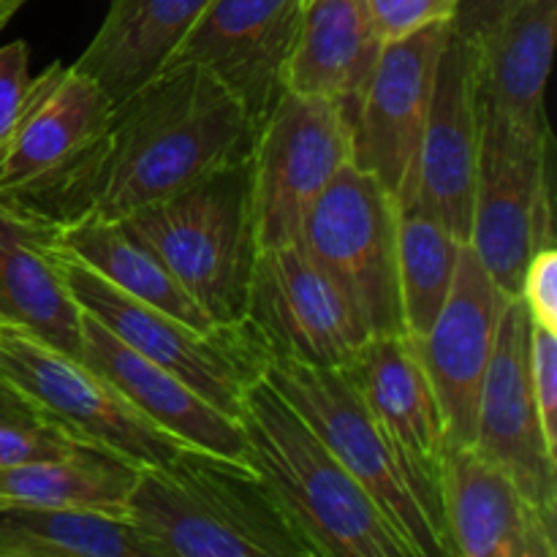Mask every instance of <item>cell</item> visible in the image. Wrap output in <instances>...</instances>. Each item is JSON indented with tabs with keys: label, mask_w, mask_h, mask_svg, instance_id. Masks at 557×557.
<instances>
[{
	"label": "cell",
	"mask_w": 557,
	"mask_h": 557,
	"mask_svg": "<svg viewBox=\"0 0 557 557\" xmlns=\"http://www.w3.org/2000/svg\"><path fill=\"white\" fill-rule=\"evenodd\" d=\"M259 125L237 96L199 63H169L114 101L82 215L131 212L253 156Z\"/></svg>",
	"instance_id": "1"
},
{
	"label": "cell",
	"mask_w": 557,
	"mask_h": 557,
	"mask_svg": "<svg viewBox=\"0 0 557 557\" xmlns=\"http://www.w3.org/2000/svg\"><path fill=\"white\" fill-rule=\"evenodd\" d=\"M125 520L152 557H315L253 466L199 446L141 468Z\"/></svg>",
	"instance_id": "2"
},
{
	"label": "cell",
	"mask_w": 557,
	"mask_h": 557,
	"mask_svg": "<svg viewBox=\"0 0 557 557\" xmlns=\"http://www.w3.org/2000/svg\"><path fill=\"white\" fill-rule=\"evenodd\" d=\"M239 428L250 466L315 557H411L373 495L267 379L245 395Z\"/></svg>",
	"instance_id": "3"
},
{
	"label": "cell",
	"mask_w": 557,
	"mask_h": 557,
	"mask_svg": "<svg viewBox=\"0 0 557 557\" xmlns=\"http://www.w3.org/2000/svg\"><path fill=\"white\" fill-rule=\"evenodd\" d=\"M215 324H239L259 239L250 158L123 218Z\"/></svg>",
	"instance_id": "4"
},
{
	"label": "cell",
	"mask_w": 557,
	"mask_h": 557,
	"mask_svg": "<svg viewBox=\"0 0 557 557\" xmlns=\"http://www.w3.org/2000/svg\"><path fill=\"white\" fill-rule=\"evenodd\" d=\"M114 101L74 65L33 76L25 107L0 156V201L65 223L82 215Z\"/></svg>",
	"instance_id": "5"
},
{
	"label": "cell",
	"mask_w": 557,
	"mask_h": 557,
	"mask_svg": "<svg viewBox=\"0 0 557 557\" xmlns=\"http://www.w3.org/2000/svg\"><path fill=\"white\" fill-rule=\"evenodd\" d=\"M60 267L82 313L150 362L183 379L207 403L239 419L245 395L264 379L270 354L245 321L201 332L103 281L96 270L60 248Z\"/></svg>",
	"instance_id": "6"
},
{
	"label": "cell",
	"mask_w": 557,
	"mask_h": 557,
	"mask_svg": "<svg viewBox=\"0 0 557 557\" xmlns=\"http://www.w3.org/2000/svg\"><path fill=\"white\" fill-rule=\"evenodd\" d=\"M0 379L71 441L112 451L136 468L161 466L188 446L150 422L98 370L20 326L0 324Z\"/></svg>",
	"instance_id": "7"
},
{
	"label": "cell",
	"mask_w": 557,
	"mask_h": 557,
	"mask_svg": "<svg viewBox=\"0 0 557 557\" xmlns=\"http://www.w3.org/2000/svg\"><path fill=\"white\" fill-rule=\"evenodd\" d=\"M264 379L373 495L411 557H451L441 533L408 490L351 370L270 359Z\"/></svg>",
	"instance_id": "8"
},
{
	"label": "cell",
	"mask_w": 557,
	"mask_h": 557,
	"mask_svg": "<svg viewBox=\"0 0 557 557\" xmlns=\"http://www.w3.org/2000/svg\"><path fill=\"white\" fill-rule=\"evenodd\" d=\"M299 248L330 275L373 337L406 335L397 286V201L348 163L310 207Z\"/></svg>",
	"instance_id": "9"
},
{
	"label": "cell",
	"mask_w": 557,
	"mask_h": 557,
	"mask_svg": "<svg viewBox=\"0 0 557 557\" xmlns=\"http://www.w3.org/2000/svg\"><path fill=\"white\" fill-rule=\"evenodd\" d=\"M351 156V109L292 90L277 98L250 156L259 250L297 243L310 207Z\"/></svg>",
	"instance_id": "10"
},
{
	"label": "cell",
	"mask_w": 557,
	"mask_h": 557,
	"mask_svg": "<svg viewBox=\"0 0 557 557\" xmlns=\"http://www.w3.org/2000/svg\"><path fill=\"white\" fill-rule=\"evenodd\" d=\"M479 169L471 239L476 259L509 299L520 297L533 228L553 201L549 131L528 128L479 101Z\"/></svg>",
	"instance_id": "11"
},
{
	"label": "cell",
	"mask_w": 557,
	"mask_h": 557,
	"mask_svg": "<svg viewBox=\"0 0 557 557\" xmlns=\"http://www.w3.org/2000/svg\"><path fill=\"white\" fill-rule=\"evenodd\" d=\"M243 321L270 359L308 368H351L373 341L351 302L299 243L259 250Z\"/></svg>",
	"instance_id": "12"
},
{
	"label": "cell",
	"mask_w": 557,
	"mask_h": 557,
	"mask_svg": "<svg viewBox=\"0 0 557 557\" xmlns=\"http://www.w3.org/2000/svg\"><path fill=\"white\" fill-rule=\"evenodd\" d=\"M449 22L386 41L354 109L351 163L373 174L397 205L408 201Z\"/></svg>",
	"instance_id": "13"
},
{
	"label": "cell",
	"mask_w": 557,
	"mask_h": 557,
	"mask_svg": "<svg viewBox=\"0 0 557 557\" xmlns=\"http://www.w3.org/2000/svg\"><path fill=\"white\" fill-rule=\"evenodd\" d=\"M348 370L357 379L408 490L455 557L441 500L449 438L433 386L411 341L406 335L373 337Z\"/></svg>",
	"instance_id": "14"
},
{
	"label": "cell",
	"mask_w": 557,
	"mask_h": 557,
	"mask_svg": "<svg viewBox=\"0 0 557 557\" xmlns=\"http://www.w3.org/2000/svg\"><path fill=\"white\" fill-rule=\"evenodd\" d=\"M531 315L520 297L500 313L493 357L476 406L473 446L493 460L528 500L557 520V455L544 438L528 373Z\"/></svg>",
	"instance_id": "15"
},
{
	"label": "cell",
	"mask_w": 557,
	"mask_h": 557,
	"mask_svg": "<svg viewBox=\"0 0 557 557\" xmlns=\"http://www.w3.org/2000/svg\"><path fill=\"white\" fill-rule=\"evenodd\" d=\"M506 297L471 245H460L451 292L424 337L411 341L444 417L449 449L473 446L476 406Z\"/></svg>",
	"instance_id": "16"
},
{
	"label": "cell",
	"mask_w": 557,
	"mask_h": 557,
	"mask_svg": "<svg viewBox=\"0 0 557 557\" xmlns=\"http://www.w3.org/2000/svg\"><path fill=\"white\" fill-rule=\"evenodd\" d=\"M302 0H210L169 63H199L218 76L261 128L286 92Z\"/></svg>",
	"instance_id": "17"
},
{
	"label": "cell",
	"mask_w": 557,
	"mask_h": 557,
	"mask_svg": "<svg viewBox=\"0 0 557 557\" xmlns=\"http://www.w3.org/2000/svg\"><path fill=\"white\" fill-rule=\"evenodd\" d=\"M476 169V52L471 44L449 33V41L435 65L433 98L408 201H417L462 245L471 239Z\"/></svg>",
	"instance_id": "18"
},
{
	"label": "cell",
	"mask_w": 557,
	"mask_h": 557,
	"mask_svg": "<svg viewBox=\"0 0 557 557\" xmlns=\"http://www.w3.org/2000/svg\"><path fill=\"white\" fill-rule=\"evenodd\" d=\"M444 522L451 553L462 557H555L557 520L476 446L449 449L444 468Z\"/></svg>",
	"instance_id": "19"
},
{
	"label": "cell",
	"mask_w": 557,
	"mask_h": 557,
	"mask_svg": "<svg viewBox=\"0 0 557 557\" xmlns=\"http://www.w3.org/2000/svg\"><path fill=\"white\" fill-rule=\"evenodd\" d=\"M79 330L82 362L112 381L150 422L183 444L250 466L248 441L239 428V419L218 411L183 379L136 354L92 315L82 313Z\"/></svg>",
	"instance_id": "20"
},
{
	"label": "cell",
	"mask_w": 557,
	"mask_h": 557,
	"mask_svg": "<svg viewBox=\"0 0 557 557\" xmlns=\"http://www.w3.org/2000/svg\"><path fill=\"white\" fill-rule=\"evenodd\" d=\"M0 324L79 357L82 310L60 267L58 223L0 201Z\"/></svg>",
	"instance_id": "21"
},
{
	"label": "cell",
	"mask_w": 557,
	"mask_h": 557,
	"mask_svg": "<svg viewBox=\"0 0 557 557\" xmlns=\"http://www.w3.org/2000/svg\"><path fill=\"white\" fill-rule=\"evenodd\" d=\"M210 0H109L107 16L74 69L120 101L166 69Z\"/></svg>",
	"instance_id": "22"
},
{
	"label": "cell",
	"mask_w": 557,
	"mask_h": 557,
	"mask_svg": "<svg viewBox=\"0 0 557 557\" xmlns=\"http://www.w3.org/2000/svg\"><path fill=\"white\" fill-rule=\"evenodd\" d=\"M384 41L368 0H302L286 90L357 109Z\"/></svg>",
	"instance_id": "23"
},
{
	"label": "cell",
	"mask_w": 557,
	"mask_h": 557,
	"mask_svg": "<svg viewBox=\"0 0 557 557\" xmlns=\"http://www.w3.org/2000/svg\"><path fill=\"white\" fill-rule=\"evenodd\" d=\"M557 0H525L487 36L476 52V98L517 123L549 131L544 90L553 65Z\"/></svg>",
	"instance_id": "24"
},
{
	"label": "cell",
	"mask_w": 557,
	"mask_h": 557,
	"mask_svg": "<svg viewBox=\"0 0 557 557\" xmlns=\"http://www.w3.org/2000/svg\"><path fill=\"white\" fill-rule=\"evenodd\" d=\"M60 248L69 250L103 281L117 286L120 292L185 321L201 332L218 330L215 321L190 299V294L174 281L163 261L141 245L120 221H107L101 215H76L58 226Z\"/></svg>",
	"instance_id": "25"
},
{
	"label": "cell",
	"mask_w": 557,
	"mask_h": 557,
	"mask_svg": "<svg viewBox=\"0 0 557 557\" xmlns=\"http://www.w3.org/2000/svg\"><path fill=\"white\" fill-rule=\"evenodd\" d=\"M139 471L112 451L76 444L60 457L0 468V500L125 517Z\"/></svg>",
	"instance_id": "26"
},
{
	"label": "cell",
	"mask_w": 557,
	"mask_h": 557,
	"mask_svg": "<svg viewBox=\"0 0 557 557\" xmlns=\"http://www.w3.org/2000/svg\"><path fill=\"white\" fill-rule=\"evenodd\" d=\"M0 557H152L125 517L63 506H0Z\"/></svg>",
	"instance_id": "27"
},
{
	"label": "cell",
	"mask_w": 557,
	"mask_h": 557,
	"mask_svg": "<svg viewBox=\"0 0 557 557\" xmlns=\"http://www.w3.org/2000/svg\"><path fill=\"white\" fill-rule=\"evenodd\" d=\"M460 245L417 201L397 205V286L408 341L424 337L438 319L455 283Z\"/></svg>",
	"instance_id": "28"
},
{
	"label": "cell",
	"mask_w": 557,
	"mask_h": 557,
	"mask_svg": "<svg viewBox=\"0 0 557 557\" xmlns=\"http://www.w3.org/2000/svg\"><path fill=\"white\" fill-rule=\"evenodd\" d=\"M74 446L76 441H71L47 413L0 379V468L49 460Z\"/></svg>",
	"instance_id": "29"
},
{
	"label": "cell",
	"mask_w": 557,
	"mask_h": 557,
	"mask_svg": "<svg viewBox=\"0 0 557 557\" xmlns=\"http://www.w3.org/2000/svg\"><path fill=\"white\" fill-rule=\"evenodd\" d=\"M528 373L544 438L557 455V332L533 321L528 337Z\"/></svg>",
	"instance_id": "30"
},
{
	"label": "cell",
	"mask_w": 557,
	"mask_h": 557,
	"mask_svg": "<svg viewBox=\"0 0 557 557\" xmlns=\"http://www.w3.org/2000/svg\"><path fill=\"white\" fill-rule=\"evenodd\" d=\"M381 41H397L419 27L449 22L457 0H368Z\"/></svg>",
	"instance_id": "31"
},
{
	"label": "cell",
	"mask_w": 557,
	"mask_h": 557,
	"mask_svg": "<svg viewBox=\"0 0 557 557\" xmlns=\"http://www.w3.org/2000/svg\"><path fill=\"white\" fill-rule=\"evenodd\" d=\"M30 49L25 41H9L0 47V156L11 139L27 90H30Z\"/></svg>",
	"instance_id": "32"
},
{
	"label": "cell",
	"mask_w": 557,
	"mask_h": 557,
	"mask_svg": "<svg viewBox=\"0 0 557 557\" xmlns=\"http://www.w3.org/2000/svg\"><path fill=\"white\" fill-rule=\"evenodd\" d=\"M520 299L525 302L533 324L557 332V250L555 245H542L531 250L520 283Z\"/></svg>",
	"instance_id": "33"
},
{
	"label": "cell",
	"mask_w": 557,
	"mask_h": 557,
	"mask_svg": "<svg viewBox=\"0 0 557 557\" xmlns=\"http://www.w3.org/2000/svg\"><path fill=\"white\" fill-rule=\"evenodd\" d=\"M520 3L525 0H457L455 14L449 20L451 36L462 38L473 47Z\"/></svg>",
	"instance_id": "34"
},
{
	"label": "cell",
	"mask_w": 557,
	"mask_h": 557,
	"mask_svg": "<svg viewBox=\"0 0 557 557\" xmlns=\"http://www.w3.org/2000/svg\"><path fill=\"white\" fill-rule=\"evenodd\" d=\"M25 3L27 0H0V30H3L5 22H9Z\"/></svg>",
	"instance_id": "35"
},
{
	"label": "cell",
	"mask_w": 557,
	"mask_h": 557,
	"mask_svg": "<svg viewBox=\"0 0 557 557\" xmlns=\"http://www.w3.org/2000/svg\"><path fill=\"white\" fill-rule=\"evenodd\" d=\"M5 504V500H0V506H3Z\"/></svg>",
	"instance_id": "36"
}]
</instances>
